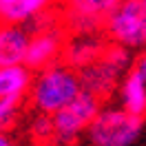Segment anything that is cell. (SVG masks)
Returning <instances> with one entry per match:
<instances>
[{"mask_svg": "<svg viewBox=\"0 0 146 146\" xmlns=\"http://www.w3.org/2000/svg\"><path fill=\"white\" fill-rule=\"evenodd\" d=\"M82 91L80 71L60 60L42 71H36L27 102L36 113L55 115L60 109L71 104Z\"/></svg>", "mask_w": 146, "mask_h": 146, "instance_id": "6da1fadb", "label": "cell"}, {"mask_svg": "<svg viewBox=\"0 0 146 146\" xmlns=\"http://www.w3.org/2000/svg\"><path fill=\"white\" fill-rule=\"evenodd\" d=\"M146 133V117L133 115L119 104H104L86 128L84 146H137Z\"/></svg>", "mask_w": 146, "mask_h": 146, "instance_id": "7a4b0ae2", "label": "cell"}, {"mask_svg": "<svg viewBox=\"0 0 146 146\" xmlns=\"http://www.w3.org/2000/svg\"><path fill=\"white\" fill-rule=\"evenodd\" d=\"M135 64V55L119 44H106L104 53L95 60L93 64L80 69V80H82L84 91L98 95L100 100H109L113 93H117L119 82L124 80Z\"/></svg>", "mask_w": 146, "mask_h": 146, "instance_id": "3957f363", "label": "cell"}, {"mask_svg": "<svg viewBox=\"0 0 146 146\" xmlns=\"http://www.w3.org/2000/svg\"><path fill=\"white\" fill-rule=\"evenodd\" d=\"M104 38L111 44H119L139 53L146 49V2L122 0L104 20Z\"/></svg>", "mask_w": 146, "mask_h": 146, "instance_id": "277c9868", "label": "cell"}, {"mask_svg": "<svg viewBox=\"0 0 146 146\" xmlns=\"http://www.w3.org/2000/svg\"><path fill=\"white\" fill-rule=\"evenodd\" d=\"M104 106V100L89 91H82L71 104L60 109L53 117V144L55 146H75L84 137L95 115Z\"/></svg>", "mask_w": 146, "mask_h": 146, "instance_id": "5b68a950", "label": "cell"}, {"mask_svg": "<svg viewBox=\"0 0 146 146\" xmlns=\"http://www.w3.org/2000/svg\"><path fill=\"white\" fill-rule=\"evenodd\" d=\"M122 0H60V16L69 36L102 33L104 20Z\"/></svg>", "mask_w": 146, "mask_h": 146, "instance_id": "8992f818", "label": "cell"}, {"mask_svg": "<svg viewBox=\"0 0 146 146\" xmlns=\"http://www.w3.org/2000/svg\"><path fill=\"white\" fill-rule=\"evenodd\" d=\"M66 40H69V31L64 29L62 22L31 33V42H29L25 64L31 71H42L46 66L60 62L62 53H64V46H66Z\"/></svg>", "mask_w": 146, "mask_h": 146, "instance_id": "52a82bcc", "label": "cell"}, {"mask_svg": "<svg viewBox=\"0 0 146 146\" xmlns=\"http://www.w3.org/2000/svg\"><path fill=\"white\" fill-rule=\"evenodd\" d=\"M109 44L104 33H82V36H69L66 46L62 53V62H66L73 69H84L93 64Z\"/></svg>", "mask_w": 146, "mask_h": 146, "instance_id": "ba28073f", "label": "cell"}, {"mask_svg": "<svg viewBox=\"0 0 146 146\" xmlns=\"http://www.w3.org/2000/svg\"><path fill=\"white\" fill-rule=\"evenodd\" d=\"M31 42L27 25H0V66L25 64Z\"/></svg>", "mask_w": 146, "mask_h": 146, "instance_id": "9c48e42d", "label": "cell"}, {"mask_svg": "<svg viewBox=\"0 0 146 146\" xmlns=\"http://www.w3.org/2000/svg\"><path fill=\"white\" fill-rule=\"evenodd\" d=\"M60 0H0V25H29Z\"/></svg>", "mask_w": 146, "mask_h": 146, "instance_id": "30bf717a", "label": "cell"}, {"mask_svg": "<svg viewBox=\"0 0 146 146\" xmlns=\"http://www.w3.org/2000/svg\"><path fill=\"white\" fill-rule=\"evenodd\" d=\"M117 104L133 115L146 117V78H142L135 69L124 75L117 86Z\"/></svg>", "mask_w": 146, "mask_h": 146, "instance_id": "8fae6325", "label": "cell"}, {"mask_svg": "<svg viewBox=\"0 0 146 146\" xmlns=\"http://www.w3.org/2000/svg\"><path fill=\"white\" fill-rule=\"evenodd\" d=\"M33 75L27 64H13V66H0V100L2 98H18V100H27L31 84H33Z\"/></svg>", "mask_w": 146, "mask_h": 146, "instance_id": "7c38bea8", "label": "cell"}, {"mask_svg": "<svg viewBox=\"0 0 146 146\" xmlns=\"http://www.w3.org/2000/svg\"><path fill=\"white\" fill-rule=\"evenodd\" d=\"M22 106L25 100L18 98H2L0 100V131H9L18 124L20 115H22Z\"/></svg>", "mask_w": 146, "mask_h": 146, "instance_id": "4fadbf2b", "label": "cell"}, {"mask_svg": "<svg viewBox=\"0 0 146 146\" xmlns=\"http://www.w3.org/2000/svg\"><path fill=\"white\" fill-rule=\"evenodd\" d=\"M29 135L36 144H49L53 142V117L44 113H36L29 122Z\"/></svg>", "mask_w": 146, "mask_h": 146, "instance_id": "5bb4252c", "label": "cell"}, {"mask_svg": "<svg viewBox=\"0 0 146 146\" xmlns=\"http://www.w3.org/2000/svg\"><path fill=\"white\" fill-rule=\"evenodd\" d=\"M133 69H135L142 78H146V49L135 55V64H133Z\"/></svg>", "mask_w": 146, "mask_h": 146, "instance_id": "9a60e30c", "label": "cell"}, {"mask_svg": "<svg viewBox=\"0 0 146 146\" xmlns=\"http://www.w3.org/2000/svg\"><path fill=\"white\" fill-rule=\"evenodd\" d=\"M0 146H20V144L9 131H0Z\"/></svg>", "mask_w": 146, "mask_h": 146, "instance_id": "2e32d148", "label": "cell"}, {"mask_svg": "<svg viewBox=\"0 0 146 146\" xmlns=\"http://www.w3.org/2000/svg\"><path fill=\"white\" fill-rule=\"evenodd\" d=\"M144 2H146V0H144Z\"/></svg>", "mask_w": 146, "mask_h": 146, "instance_id": "e0dca14e", "label": "cell"}]
</instances>
